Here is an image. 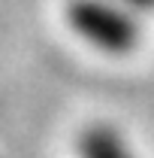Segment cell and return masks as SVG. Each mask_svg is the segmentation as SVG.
<instances>
[{"label": "cell", "instance_id": "1", "mask_svg": "<svg viewBox=\"0 0 154 158\" xmlns=\"http://www.w3.org/2000/svg\"><path fill=\"white\" fill-rule=\"evenodd\" d=\"M67 21L88 46L106 55H124L139 43V12L124 0H70Z\"/></svg>", "mask_w": 154, "mask_h": 158}, {"label": "cell", "instance_id": "2", "mask_svg": "<svg viewBox=\"0 0 154 158\" xmlns=\"http://www.w3.org/2000/svg\"><path fill=\"white\" fill-rule=\"evenodd\" d=\"M79 158H136L130 143L109 125L88 128L79 140Z\"/></svg>", "mask_w": 154, "mask_h": 158}, {"label": "cell", "instance_id": "3", "mask_svg": "<svg viewBox=\"0 0 154 158\" xmlns=\"http://www.w3.org/2000/svg\"><path fill=\"white\" fill-rule=\"evenodd\" d=\"M127 6H133L136 12H151L154 9V0H124Z\"/></svg>", "mask_w": 154, "mask_h": 158}]
</instances>
